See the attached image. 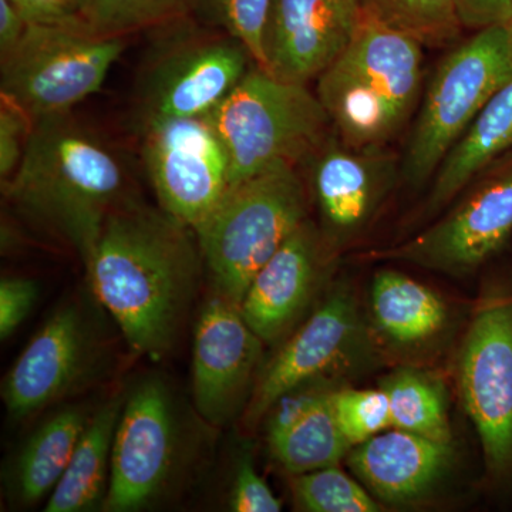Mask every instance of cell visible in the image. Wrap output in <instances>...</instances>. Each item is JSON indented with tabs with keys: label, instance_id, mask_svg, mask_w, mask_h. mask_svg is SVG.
<instances>
[{
	"label": "cell",
	"instance_id": "cb8c5ba5",
	"mask_svg": "<svg viewBox=\"0 0 512 512\" xmlns=\"http://www.w3.org/2000/svg\"><path fill=\"white\" fill-rule=\"evenodd\" d=\"M333 393L335 390L291 429L268 441L272 457L291 476L338 466L352 450L336 417Z\"/></svg>",
	"mask_w": 512,
	"mask_h": 512
},
{
	"label": "cell",
	"instance_id": "484cf974",
	"mask_svg": "<svg viewBox=\"0 0 512 512\" xmlns=\"http://www.w3.org/2000/svg\"><path fill=\"white\" fill-rule=\"evenodd\" d=\"M362 6L373 18L423 46L441 45L461 28L457 0H362Z\"/></svg>",
	"mask_w": 512,
	"mask_h": 512
},
{
	"label": "cell",
	"instance_id": "8fae6325",
	"mask_svg": "<svg viewBox=\"0 0 512 512\" xmlns=\"http://www.w3.org/2000/svg\"><path fill=\"white\" fill-rule=\"evenodd\" d=\"M477 180L476 187L439 221L369 258L404 262L454 278L473 275L512 235V150Z\"/></svg>",
	"mask_w": 512,
	"mask_h": 512
},
{
	"label": "cell",
	"instance_id": "e575fe53",
	"mask_svg": "<svg viewBox=\"0 0 512 512\" xmlns=\"http://www.w3.org/2000/svg\"><path fill=\"white\" fill-rule=\"evenodd\" d=\"M29 25L80 23L86 0H9Z\"/></svg>",
	"mask_w": 512,
	"mask_h": 512
},
{
	"label": "cell",
	"instance_id": "603a6c76",
	"mask_svg": "<svg viewBox=\"0 0 512 512\" xmlns=\"http://www.w3.org/2000/svg\"><path fill=\"white\" fill-rule=\"evenodd\" d=\"M126 394L113 397L90 416L72 460L45 505L46 512L103 508L110 484L114 436Z\"/></svg>",
	"mask_w": 512,
	"mask_h": 512
},
{
	"label": "cell",
	"instance_id": "4dcf8cb0",
	"mask_svg": "<svg viewBox=\"0 0 512 512\" xmlns=\"http://www.w3.org/2000/svg\"><path fill=\"white\" fill-rule=\"evenodd\" d=\"M340 386L342 384L338 379L322 377L286 390L276 399L264 417L266 441L274 440L291 429L293 424L311 412L320 400L325 399Z\"/></svg>",
	"mask_w": 512,
	"mask_h": 512
},
{
	"label": "cell",
	"instance_id": "3957f363",
	"mask_svg": "<svg viewBox=\"0 0 512 512\" xmlns=\"http://www.w3.org/2000/svg\"><path fill=\"white\" fill-rule=\"evenodd\" d=\"M423 45L363 10L355 36L319 74L316 96L346 146L384 147L423 92Z\"/></svg>",
	"mask_w": 512,
	"mask_h": 512
},
{
	"label": "cell",
	"instance_id": "9a60e30c",
	"mask_svg": "<svg viewBox=\"0 0 512 512\" xmlns=\"http://www.w3.org/2000/svg\"><path fill=\"white\" fill-rule=\"evenodd\" d=\"M264 345L237 303L212 291L195 325L192 349V397L205 423L224 427L244 414L264 367Z\"/></svg>",
	"mask_w": 512,
	"mask_h": 512
},
{
	"label": "cell",
	"instance_id": "d6986e66",
	"mask_svg": "<svg viewBox=\"0 0 512 512\" xmlns=\"http://www.w3.org/2000/svg\"><path fill=\"white\" fill-rule=\"evenodd\" d=\"M346 458L376 500L409 504L429 495L443 480L453 461V447L394 429L352 447Z\"/></svg>",
	"mask_w": 512,
	"mask_h": 512
},
{
	"label": "cell",
	"instance_id": "836d02e7",
	"mask_svg": "<svg viewBox=\"0 0 512 512\" xmlns=\"http://www.w3.org/2000/svg\"><path fill=\"white\" fill-rule=\"evenodd\" d=\"M36 282L20 276H5L0 281V338H10L35 306Z\"/></svg>",
	"mask_w": 512,
	"mask_h": 512
},
{
	"label": "cell",
	"instance_id": "6da1fadb",
	"mask_svg": "<svg viewBox=\"0 0 512 512\" xmlns=\"http://www.w3.org/2000/svg\"><path fill=\"white\" fill-rule=\"evenodd\" d=\"M202 269L195 232L131 198L111 212L86 265L94 296L128 346L153 360L173 350Z\"/></svg>",
	"mask_w": 512,
	"mask_h": 512
},
{
	"label": "cell",
	"instance_id": "83f0119b",
	"mask_svg": "<svg viewBox=\"0 0 512 512\" xmlns=\"http://www.w3.org/2000/svg\"><path fill=\"white\" fill-rule=\"evenodd\" d=\"M272 0H185V13L239 40L256 66L264 62V32Z\"/></svg>",
	"mask_w": 512,
	"mask_h": 512
},
{
	"label": "cell",
	"instance_id": "d4e9b609",
	"mask_svg": "<svg viewBox=\"0 0 512 512\" xmlns=\"http://www.w3.org/2000/svg\"><path fill=\"white\" fill-rule=\"evenodd\" d=\"M380 387L389 397L394 429L451 443L447 394L439 377L427 370L404 366L384 377Z\"/></svg>",
	"mask_w": 512,
	"mask_h": 512
},
{
	"label": "cell",
	"instance_id": "e0dca14e",
	"mask_svg": "<svg viewBox=\"0 0 512 512\" xmlns=\"http://www.w3.org/2000/svg\"><path fill=\"white\" fill-rule=\"evenodd\" d=\"M363 18L362 0H272L261 69L308 84L349 46Z\"/></svg>",
	"mask_w": 512,
	"mask_h": 512
},
{
	"label": "cell",
	"instance_id": "f546056e",
	"mask_svg": "<svg viewBox=\"0 0 512 512\" xmlns=\"http://www.w3.org/2000/svg\"><path fill=\"white\" fill-rule=\"evenodd\" d=\"M332 399L340 427L352 447L393 427L389 397L382 387L352 389L340 386Z\"/></svg>",
	"mask_w": 512,
	"mask_h": 512
},
{
	"label": "cell",
	"instance_id": "4316f807",
	"mask_svg": "<svg viewBox=\"0 0 512 512\" xmlns=\"http://www.w3.org/2000/svg\"><path fill=\"white\" fill-rule=\"evenodd\" d=\"M295 510L303 512H379L383 505L338 466L291 478Z\"/></svg>",
	"mask_w": 512,
	"mask_h": 512
},
{
	"label": "cell",
	"instance_id": "9c48e42d",
	"mask_svg": "<svg viewBox=\"0 0 512 512\" xmlns=\"http://www.w3.org/2000/svg\"><path fill=\"white\" fill-rule=\"evenodd\" d=\"M183 417L168 384L141 380L126 394L114 436L103 510L143 511L163 500L183 467Z\"/></svg>",
	"mask_w": 512,
	"mask_h": 512
},
{
	"label": "cell",
	"instance_id": "5b68a950",
	"mask_svg": "<svg viewBox=\"0 0 512 512\" xmlns=\"http://www.w3.org/2000/svg\"><path fill=\"white\" fill-rule=\"evenodd\" d=\"M228 157L229 188L279 164L306 163L328 140V114L308 84L254 66L205 116Z\"/></svg>",
	"mask_w": 512,
	"mask_h": 512
},
{
	"label": "cell",
	"instance_id": "ba28073f",
	"mask_svg": "<svg viewBox=\"0 0 512 512\" xmlns=\"http://www.w3.org/2000/svg\"><path fill=\"white\" fill-rule=\"evenodd\" d=\"M124 49V36L99 35L82 23L29 25L0 59V93L32 121L69 114L99 92Z\"/></svg>",
	"mask_w": 512,
	"mask_h": 512
},
{
	"label": "cell",
	"instance_id": "7a4b0ae2",
	"mask_svg": "<svg viewBox=\"0 0 512 512\" xmlns=\"http://www.w3.org/2000/svg\"><path fill=\"white\" fill-rule=\"evenodd\" d=\"M3 187L20 214L84 266L111 212L130 198L120 158L70 113L33 121L19 168Z\"/></svg>",
	"mask_w": 512,
	"mask_h": 512
},
{
	"label": "cell",
	"instance_id": "30bf717a",
	"mask_svg": "<svg viewBox=\"0 0 512 512\" xmlns=\"http://www.w3.org/2000/svg\"><path fill=\"white\" fill-rule=\"evenodd\" d=\"M348 285H335L282 340L256 380L242 421L254 429L281 394L313 379H340L373 359L372 338Z\"/></svg>",
	"mask_w": 512,
	"mask_h": 512
},
{
	"label": "cell",
	"instance_id": "ffe728a7",
	"mask_svg": "<svg viewBox=\"0 0 512 512\" xmlns=\"http://www.w3.org/2000/svg\"><path fill=\"white\" fill-rule=\"evenodd\" d=\"M512 150V77L485 104L476 121L440 165L427 198L433 215Z\"/></svg>",
	"mask_w": 512,
	"mask_h": 512
},
{
	"label": "cell",
	"instance_id": "52a82bcc",
	"mask_svg": "<svg viewBox=\"0 0 512 512\" xmlns=\"http://www.w3.org/2000/svg\"><path fill=\"white\" fill-rule=\"evenodd\" d=\"M157 29L160 39L137 84L140 128L207 116L256 66L239 40L202 25L188 13Z\"/></svg>",
	"mask_w": 512,
	"mask_h": 512
},
{
	"label": "cell",
	"instance_id": "ac0fdd59",
	"mask_svg": "<svg viewBox=\"0 0 512 512\" xmlns=\"http://www.w3.org/2000/svg\"><path fill=\"white\" fill-rule=\"evenodd\" d=\"M332 259L318 225L306 220L262 266L239 309L265 345L281 343L302 322Z\"/></svg>",
	"mask_w": 512,
	"mask_h": 512
},
{
	"label": "cell",
	"instance_id": "44dd1931",
	"mask_svg": "<svg viewBox=\"0 0 512 512\" xmlns=\"http://www.w3.org/2000/svg\"><path fill=\"white\" fill-rule=\"evenodd\" d=\"M373 329L397 348L426 345L446 328V302L429 286L394 269H380L370 286Z\"/></svg>",
	"mask_w": 512,
	"mask_h": 512
},
{
	"label": "cell",
	"instance_id": "7402d4cb",
	"mask_svg": "<svg viewBox=\"0 0 512 512\" xmlns=\"http://www.w3.org/2000/svg\"><path fill=\"white\" fill-rule=\"evenodd\" d=\"M89 420V414L80 407H67L30 434L10 463L6 480L16 504L32 507L53 493Z\"/></svg>",
	"mask_w": 512,
	"mask_h": 512
},
{
	"label": "cell",
	"instance_id": "5bb4252c",
	"mask_svg": "<svg viewBox=\"0 0 512 512\" xmlns=\"http://www.w3.org/2000/svg\"><path fill=\"white\" fill-rule=\"evenodd\" d=\"M141 157L161 210L192 231L229 190L220 138L202 117L141 127Z\"/></svg>",
	"mask_w": 512,
	"mask_h": 512
},
{
	"label": "cell",
	"instance_id": "8992f818",
	"mask_svg": "<svg viewBox=\"0 0 512 512\" xmlns=\"http://www.w3.org/2000/svg\"><path fill=\"white\" fill-rule=\"evenodd\" d=\"M512 77V23L477 30L444 57L420 103L400 177L413 188L433 181L485 104Z\"/></svg>",
	"mask_w": 512,
	"mask_h": 512
},
{
	"label": "cell",
	"instance_id": "1f68e13d",
	"mask_svg": "<svg viewBox=\"0 0 512 512\" xmlns=\"http://www.w3.org/2000/svg\"><path fill=\"white\" fill-rule=\"evenodd\" d=\"M33 121L16 104L2 97L0 107V178L8 183L18 170Z\"/></svg>",
	"mask_w": 512,
	"mask_h": 512
},
{
	"label": "cell",
	"instance_id": "d590c367",
	"mask_svg": "<svg viewBox=\"0 0 512 512\" xmlns=\"http://www.w3.org/2000/svg\"><path fill=\"white\" fill-rule=\"evenodd\" d=\"M461 28L484 29L512 23V0H457Z\"/></svg>",
	"mask_w": 512,
	"mask_h": 512
},
{
	"label": "cell",
	"instance_id": "277c9868",
	"mask_svg": "<svg viewBox=\"0 0 512 512\" xmlns=\"http://www.w3.org/2000/svg\"><path fill=\"white\" fill-rule=\"evenodd\" d=\"M308 212L309 190L296 165H275L229 188L194 229L212 291L241 305L252 279Z\"/></svg>",
	"mask_w": 512,
	"mask_h": 512
},
{
	"label": "cell",
	"instance_id": "f1b7e54d",
	"mask_svg": "<svg viewBox=\"0 0 512 512\" xmlns=\"http://www.w3.org/2000/svg\"><path fill=\"white\" fill-rule=\"evenodd\" d=\"M185 13V0H86L80 23L94 33L124 36L154 29Z\"/></svg>",
	"mask_w": 512,
	"mask_h": 512
},
{
	"label": "cell",
	"instance_id": "7c38bea8",
	"mask_svg": "<svg viewBox=\"0 0 512 512\" xmlns=\"http://www.w3.org/2000/svg\"><path fill=\"white\" fill-rule=\"evenodd\" d=\"M457 387L488 476H512V298L485 302L457 357Z\"/></svg>",
	"mask_w": 512,
	"mask_h": 512
},
{
	"label": "cell",
	"instance_id": "8d00e7d4",
	"mask_svg": "<svg viewBox=\"0 0 512 512\" xmlns=\"http://www.w3.org/2000/svg\"><path fill=\"white\" fill-rule=\"evenodd\" d=\"M28 28L22 13L9 0H0V59L19 45Z\"/></svg>",
	"mask_w": 512,
	"mask_h": 512
},
{
	"label": "cell",
	"instance_id": "2e32d148",
	"mask_svg": "<svg viewBox=\"0 0 512 512\" xmlns=\"http://www.w3.org/2000/svg\"><path fill=\"white\" fill-rule=\"evenodd\" d=\"M328 140L306 163L320 237L336 258L370 227L402 170L383 147L357 148Z\"/></svg>",
	"mask_w": 512,
	"mask_h": 512
},
{
	"label": "cell",
	"instance_id": "d6a6232c",
	"mask_svg": "<svg viewBox=\"0 0 512 512\" xmlns=\"http://www.w3.org/2000/svg\"><path fill=\"white\" fill-rule=\"evenodd\" d=\"M229 507L235 512H279L284 504L256 471L251 457H244L235 471Z\"/></svg>",
	"mask_w": 512,
	"mask_h": 512
},
{
	"label": "cell",
	"instance_id": "4fadbf2b",
	"mask_svg": "<svg viewBox=\"0 0 512 512\" xmlns=\"http://www.w3.org/2000/svg\"><path fill=\"white\" fill-rule=\"evenodd\" d=\"M104 355L101 332L86 306H60L3 379L10 419H29L80 392L99 375Z\"/></svg>",
	"mask_w": 512,
	"mask_h": 512
}]
</instances>
